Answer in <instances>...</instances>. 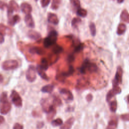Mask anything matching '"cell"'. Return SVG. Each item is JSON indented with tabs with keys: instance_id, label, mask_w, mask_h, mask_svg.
<instances>
[{
	"instance_id": "603a6c76",
	"label": "cell",
	"mask_w": 129,
	"mask_h": 129,
	"mask_svg": "<svg viewBox=\"0 0 129 129\" xmlns=\"http://www.w3.org/2000/svg\"><path fill=\"white\" fill-rule=\"evenodd\" d=\"M117 126V120L116 119H111L109 121L106 129H116Z\"/></svg>"
},
{
	"instance_id": "4316f807",
	"label": "cell",
	"mask_w": 129,
	"mask_h": 129,
	"mask_svg": "<svg viewBox=\"0 0 129 129\" xmlns=\"http://www.w3.org/2000/svg\"><path fill=\"white\" fill-rule=\"evenodd\" d=\"M41 68L44 70L45 71H46L49 67L48 62L47 59L45 57H43L41 59V64H40Z\"/></svg>"
},
{
	"instance_id": "4fadbf2b",
	"label": "cell",
	"mask_w": 129,
	"mask_h": 129,
	"mask_svg": "<svg viewBox=\"0 0 129 129\" xmlns=\"http://www.w3.org/2000/svg\"><path fill=\"white\" fill-rule=\"evenodd\" d=\"M28 37L34 40H38L41 38L40 33L35 30H30L27 32Z\"/></svg>"
},
{
	"instance_id": "d590c367",
	"label": "cell",
	"mask_w": 129,
	"mask_h": 129,
	"mask_svg": "<svg viewBox=\"0 0 129 129\" xmlns=\"http://www.w3.org/2000/svg\"><path fill=\"white\" fill-rule=\"evenodd\" d=\"M0 32L3 34H6L8 32L10 33V29L3 24H0Z\"/></svg>"
},
{
	"instance_id": "b9f144b4",
	"label": "cell",
	"mask_w": 129,
	"mask_h": 129,
	"mask_svg": "<svg viewBox=\"0 0 129 129\" xmlns=\"http://www.w3.org/2000/svg\"><path fill=\"white\" fill-rule=\"evenodd\" d=\"M8 5L6 3L0 0V9L1 10H4L6 8H8Z\"/></svg>"
},
{
	"instance_id": "83f0119b",
	"label": "cell",
	"mask_w": 129,
	"mask_h": 129,
	"mask_svg": "<svg viewBox=\"0 0 129 129\" xmlns=\"http://www.w3.org/2000/svg\"><path fill=\"white\" fill-rule=\"evenodd\" d=\"M75 72V70L74 67L72 66H70L67 72H61L62 74L63 75V76L66 78V77H69L71 75H72Z\"/></svg>"
},
{
	"instance_id": "5b68a950",
	"label": "cell",
	"mask_w": 129,
	"mask_h": 129,
	"mask_svg": "<svg viewBox=\"0 0 129 129\" xmlns=\"http://www.w3.org/2000/svg\"><path fill=\"white\" fill-rule=\"evenodd\" d=\"M123 75V70L122 68L118 66L117 68L116 72L114 76V78L112 81V85L114 86H118L119 84H121Z\"/></svg>"
},
{
	"instance_id": "4dcf8cb0",
	"label": "cell",
	"mask_w": 129,
	"mask_h": 129,
	"mask_svg": "<svg viewBox=\"0 0 129 129\" xmlns=\"http://www.w3.org/2000/svg\"><path fill=\"white\" fill-rule=\"evenodd\" d=\"M81 22V19L78 17H75L73 19L71 22V25L73 28H76L78 27V25Z\"/></svg>"
},
{
	"instance_id": "ee69618b",
	"label": "cell",
	"mask_w": 129,
	"mask_h": 129,
	"mask_svg": "<svg viewBox=\"0 0 129 129\" xmlns=\"http://www.w3.org/2000/svg\"><path fill=\"white\" fill-rule=\"evenodd\" d=\"M86 99L88 102H90L93 99V96L91 94H88L86 96Z\"/></svg>"
},
{
	"instance_id": "7402d4cb",
	"label": "cell",
	"mask_w": 129,
	"mask_h": 129,
	"mask_svg": "<svg viewBox=\"0 0 129 129\" xmlns=\"http://www.w3.org/2000/svg\"><path fill=\"white\" fill-rule=\"evenodd\" d=\"M120 17L122 21L129 23V13L126 10H123L121 12Z\"/></svg>"
},
{
	"instance_id": "8992f818",
	"label": "cell",
	"mask_w": 129,
	"mask_h": 129,
	"mask_svg": "<svg viewBox=\"0 0 129 129\" xmlns=\"http://www.w3.org/2000/svg\"><path fill=\"white\" fill-rule=\"evenodd\" d=\"M10 97L13 103L17 107L22 106V99L16 90H12Z\"/></svg>"
},
{
	"instance_id": "484cf974",
	"label": "cell",
	"mask_w": 129,
	"mask_h": 129,
	"mask_svg": "<svg viewBox=\"0 0 129 129\" xmlns=\"http://www.w3.org/2000/svg\"><path fill=\"white\" fill-rule=\"evenodd\" d=\"M56 113V111L55 108V106H53L51 109V110L48 113H47V119L48 121L51 120L53 118V117L55 115Z\"/></svg>"
},
{
	"instance_id": "7bdbcfd3",
	"label": "cell",
	"mask_w": 129,
	"mask_h": 129,
	"mask_svg": "<svg viewBox=\"0 0 129 129\" xmlns=\"http://www.w3.org/2000/svg\"><path fill=\"white\" fill-rule=\"evenodd\" d=\"M13 129H23V126L19 123H16L13 126Z\"/></svg>"
},
{
	"instance_id": "60d3db41",
	"label": "cell",
	"mask_w": 129,
	"mask_h": 129,
	"mask_svg": "<svg viewBox=\"0 0 129 129\" xmlns=\"http://www.w3.org/2000/svg\"><path fill=\"white\" fill-rule=\"evenodd\" d=\"M75 60V56L73 54H69L67 58V60L69 63H72Z\"/></svg>"
},
{
	"instance_id": "1f68e13d",
	"label": "cell",
	"mask_w": 129,
	"mask_h": 129,
	"mask_svg": "<svg viewBox=\"0 0 129 129\" xmlns=\"http://www.w3.org/2000/svg\"><path fill=\"white\" fill-rule=\"evenodd\" d=\"M60 3L61 0H52L51 5V8L54 10H57L59 8Z\"/></svg>"
},
{
	"instance_id": "ab89813d",
	"label": "cell",
	"mask_w": 129,
	"mask_h": 129,
	"mask_svg": "<svg viewBox=\"0 0 129 129\" xmlns=\"http://www.w3.org/2000/svg\"><path fill=\"white\" fill-rule=\"evenodd\" d=\"M50 0H41L40 3L41 7L43 8H45L47 7L50 3Z\"/></svg>"
},
{
	"instance_id": "9a60e30c",
	"label": "cell",
	"mask_w": 129,
	"mask_h": 129,
	"mask_svg": "<svg viewBox=\"0 0 129 129\" xmlns=\"http://www.w3.org/2000/svg\"><path fill=\"white\" fill-rule=\"evenodd\" d=\"M24 21H25L26 25L28 27L32 28H34L35 23H34V21L33 20V17H32V15H31V14H27L25 16V18H24Z\"/></svg>"
},
{
	"instance_id": "836d02e7",
	"label": "cell",
	"mask_w": 129,
	"mask_h": 129,
	"mask_svg": "<svg viewBox=\"0 0 129 129\" xmlns=\"http://www.w3.org/2000/svg\"><path fill=\"white\" fill-rule=\"evenodd\" d=\"M117 102L116 100H113L109 103V109L112 112H115L117 109Z\"/></svg>"
},
{
	"instance_id": "8fae6325",
	"label": "cell",
	"mask_w": 129,
	"mask_h": 129,
	"mask_svg": "<svg viewBox=\"0 0 129 129\" xmlns=\"http://www.w3.org/2000/svg\"><path fill=\"white\" fill-rule=\"evenodd\" d=\"M40 104L43 110L46 113H48L52 107L54 106L50 103L49 100L47 98H42L40 101Z\"/></svg>"
},
{
	"instance_id": "6da1fadb",
	"label": "cell",
	"mask_w": 129,
	"mask_h": 129,
	"mask_svg": "<svg viewBox=\"0 0 129 129\" xmlns=\"http://www.w3.org/2000/svg\"><path fill=\"white\" fill-rule=\"evenodd\" d=\"M58 33L55 30L49 31L47 36L44 39L43 44L45 48H48L56 44L57 39Z\"/></svg>"
},
{
	"instance_id": "cb8c5ba5",
	"label": "cell",
	"mask_w": 129,
	"mask_h": 129,
	"mask_svg": "<svg viewBox=\"0 0 129 129\" xmlns=\"http://www.w3.org/2000/svg\"><path fill=\"white\" fill-rule=\"evenodd\" d=\"M126 25L123 23H120L118 25L116 33L118 35H122L126 31Z\"/></svg>"
},
{
	"instance_id": "681fc988",
	"label": "cell",
	"mask_w": 129,
	"mask_h": 129,
	"mask_svg": "<svg viewBox=\"0 0 129 129\" xmlns=\"http://www.w3.org/2000/svg\"><path fill=\"white\" fill-rule=\"evenodd\" d=\"M124 1V0H117V2H118V3H119V4L123 3Z\"/></svg>"
},
{
	"instance_id": "2e32d148",
	"label": "cell",
	"mask_w": 129,
	"mask_h": 129,
	"mask_svg": "<svg viewBox=\"0 0 129 129\" xmlns=\"http://www.w3.org/2000/svg\"><path fill=\"white\" fill-rule=\"evenodd\" d=\"M22 12L24 13L27 14H31L32 11V7L31 5L27 3H23L21 4L20 6Z\"/></svg>"
},
{
	"instance_id": "816d5d0a",
	"label": "cell",
	"mask_w": 129,
	"mask_h": 129,
	"mask_svg": "<svg viewBox=\"0 0 129 129\" xmlns=\"http://www.w3.org/2000/svg\"><path fill=\"white\" fill-rule=\"evenodd\" d=\"M35 1L36 2H37V1H38V0H35Z\"/></svg>"
},
{
	"instance_id": "ba28073f",
	"label": "cell",
	"mask_w": 129,
	"mask_h": 129,
	"mask_svg": "<svg viewBox=\"0 0 129 129\" xmlns=\"http://www.w3.org/2000/svg\"><path fill=\"white\" fill-rule=\"evenodd\" d=\"M121 92V89L118 86L113 87L112 89L110 90L106 94V101L107 102L110 101V100L113 97L116 95L117 94L120 93Z\"/></svg>"
},
{
	"instance_id": "c3c4849f",
	"label": "cell",
	"mask_w": 129,
	"mask_h": 129,
	"mask_svg": "<svg viewBox=\"0 0 129 129\" xmlns=\"http://www.w3.org/2000/svg\"><path fill=\"white\" fill-rule=\"evenodd\" d=\"M4 81V77L2 74H0V83H2Z\"/></svg>"
},
{
	"instance_id": "ffe728a7",
	"label": "cell",
	"mask_w": 129,
	"mask_h": 129,
	"mask_svg": "<svg viewBox=\"0 0 129 129\" xmlns=\"http://www.w3.org/2000/svg\"><path fill=\"white\" fill-rule=\"evenodd\" d=\"M36 71L38 75L40 76V77L43 80L46 81H48L49 78L46 75V74L45 72V71L43 70L41 67H40V64H38L36 67Z\"/></svg>"
},
{
	"instance_id": "d4e9b609",
	"label": "cell",
	"mask_w": 129,
	"mask_h": 129,
	"mask_svg": "<svg viewBox=\"0 0 129 129\" xmlns=\"http://www.w3.org/2000/svg\"><path fill=\"white\" fill-rule=\"evenodd\" d=\"M63 50V47L57 44H55L53 46H52V51L53 52V53H54L55 54H59L61 52H62Z\"/></svg>"
},
{
	"instance_id": "f6af8a7d",
	"label": "cell",
	"mask_w": 129,
	"mask_h": 129,
	"mask_svg": "<svg viewBox=\"0 0 129 129\" xmlns=\"http://www.w3.org/2000/svg\"><path fill=\"white\" fill-rule=\"evenodd\" d=\"M44 125V123L42 121H40V122H38L37 124V125H36V127L38 128V129H40L41 128H42L43 127Z\"/></svg>"
},
{
	"instance_id": "bcb514c9",
	"label": "cell",
	"mask_w": 129,
	"mask_h": 129,
	"mask_svg": "<svg viewBox=\"0 0 129 129\" xmlns=\"http://www.w3.org/2000/svg\"><path fill=\"white\" fill-rule=\"evenodd\" d=\"M4 41H5V38H4V34L1 32H0V44H2L4 42Z\"/></svg>"
},
{
	"instance_id": "d6a6232c",
	"label": "cell",
	"mask_w": 129,
	"mask_h": 129,
	"mask_svg": "<svg viewBox=\"0 0 129 129\" xmlns=\"http://www.w3.org/2000/svg\"><path fill=\"white\" fill-rule=\"evenodd\" d=\"M89 29L91 35L92 36H95L96 34V28L95 24L93 22H91L90 23Z\"/></svg>"
},
{
	"instance_id": "30bf717a",
	"label": "cell",
	"mask_w": 129,
	"mask_h": 129,
	"mask_svg": "<svg viewBox=\"0 0 129 129\" xmlns=\"http://www.w3.org/2000/svg\"><path fill=\"white\" fill-rule=\"evenodd\" d=\"M59 93L66 101H71L73 100L74 96L70 90L66 88H62L59 90Z\"/></svg>"
},
{
	"instance_id": "7dc6e473",
	"label": "cell",
	"mask_w": 129,
	"mask_h": 129,
	"mask_svg": "<svg viewBox=\"0 0 129 129\" xmlns=\"http://www.w3.org/2000/svg\"><path fill=\"white\" fill-rule=\"evenodd\" d=\"M4 121H5V118L3 116L0 115V125L2 124Z\"/></svg>"
},
{
	"instance_id": "e0dca14e",
	"label": "cell",
	"mask_w": 129,
	"mask_h": 129,
	"mask_svg": "<svg viewBox=\"0 0 129 129\" xmlns=\"http://www.w3.org/2000/svg\"><path fill=\"white\" fill-rule=\"evenodd\" d=\"M47 21L49 23L56 25L58 24V19L57 16L52 13H49L47 16Z\"/></svg>"
},
{
	"instance_id": "7a4b0ae2",
	"label": "cell",
	"mask_w": 129,
	"mask_h": 129,
	"mask_svg": "<svg viewBox=\"0 0 129 129\" xmlns=\"http://www.w3.org/2000/svg\"><path fill=\"white\" fill-rule=\"evenodd\" d=\"M98 70L97 65L93 62H90L88 59H85L81 67L79 69V71L82 74H85L87 72L89 73L96 72Z\"/></svg>"
},
{
	"instance_id": "8d00e7d4",
	"label": "cell",
	"mask_w": 129,
	"mask_h": 129,
	"mask_svg": "<svg viewBox=\"0 0 129 129\" xmlns=\"http://www.w3.org/2000/svg\"><path fill=\"white\" fill-rule=\"evenodd\" d=\"M72 6L76 9H78L81 7V3L80 0H70Z\"/></svg>"
},
{
	"instance_id": "e575fe53",
	"label": "cell",
	"mask_w": 129,
	"mask_h": 129,
	"mask_svg": "<svg viewBox=\"0 0 129 129\" xmlns=\"http://www.w3.org/2000/svg\"><path fill=\"white\" fill-rule=\"evenodd\" d=\"M62 123H63V121L60 118H56L55 119L53 120L51 122V125L53 126H57L61 125L62 124Z\"/></svg>"
},
{
	"instance_id": "277c9868",
	"label": "cell",
	"mask_w": 129,
	"mask_h": 129,
	"mask_svg": "<svg viewBox=\"0 0 129 129\" xmlns=\"http://www.w3.org/2000/svg\"><path fill=\"white\" fill-rule=\"evenodd\" d=\"M36 68L33 66L30 65L26 72V78L29 82L32 83L36 79Z\"/></svg>"
},
{
	"instance_id": "f546056e",
	"label": "cell",
	"mask_w": 129,
	"mask_h": 129,
	"mask_svg": "<svg viewBox=\"0 0 129 129\" xmlns=\"http://www.w3.org/2000/svg\"><path fill=\"white\" fill-rule=\"evenodd\" d=\"M77 14L82 18H85L87 15V11L86 10L83 9V8H79L78 10H77Z\"/></svg>"
},
{
	"instance_id": "f907efd6",
	"label": "cell",
	"mask_w": 129,
	"mask_h": 129,
	"mask_svg": "<svg viewBox=\"0 0 129 129\" xmlns=\"http://www.w3.org/2000/svg\"><path fill=\"white\" fill-rule=\"evenodd\" d=\"M127 101L128 103H129V95L127 96Z\"/></svg>"
},
{
	"instance_id": "f1b7e54d",
	"label": "cell",
	"mask_w": 129,
	"mask_h": 129,
	"mask_svg": "<svg viewBox=\"0 0 129 129\" xmlns=\"http://www.w3.org/2000/svg\"><path fill=\"white\" fill-rule=\"evenodd\" d=\"M52 104L54 106H60V105L62 104L61 100L60 99V98L59 97L54 96L53 97Z\"/></svg>"
},
{
	"instance_id": "5bb4252c",
	"label": "cell",
	"mask_w": 129,
	"mask_h": 129,
	"mask_svg": "<svg viewBox=\"0 0 129 129\" xmlns=\"http://www.w3.org/2000/svg\"><path fill=\"white\" fill-rule=\"evenodd\" d=\"M8 24L11 26H14L20 21V17L18 15H10L8 16Z\"/></svg>"
},
{
	"instance_id": "ac0fdd59",
	"label": "cell",
	"mask_w": 129,
	"mask_h": 129,
	"mask_svg": "<svg viewBox=\"0 0 129 129\" xmlns=\"http://www.w3.org/2000/svg\"><path fill=\"white\" fill-rule=\"evenodd\" d=\"M75 121V118L73 117H71L68 119L66 122L62 124L60 127V129H71Z\"/></svg>"
},
{
	"instance_id": "44dd1931",
	"label": "cell",
	"mask_w": 129,
	"mask_h": 129,
	"mask_svg": "<svg viewBox=\"0 0 129 129\" xmlns=\"http://www.w3.org/2000/svg\"><path fill=\"white\" fill-rule=\"evenodd\" d=\"M54 86L51 84H48L44 86L41 89V91L43 93H51L53 89H54Z\"/></svg>"
},
{
	"instance_id": "52a82bcc",
	"label": "cell",
	"mask_w": 129,
	"mask_h": 129,
	"mask_svg": "<svg viewBox=\"0 0 129 129\" xmlns=\"http://www.w3.org/2000/svg\"><path fill=\"white\" fill-rule=\"evenodd\" d=\"M11 109V104L8 99L0 101V113L1 114H7L10 111Z\"/></svg>"
},
{
	"instance_id": "7c38bea8",
	"label": "cell",
	"mask_w": 129,
	"mask_h": 129,
	"mask_svg": "<svg viewBox=\"0 0 129 129\" xmlns=\"http://www.w3.org/2000/svg\"><path fill=\"white\" fill-rule=\"evenodd\" d=\"M89 85V81L85 78H82L79 79L77 83L76 88L78 90L83 89L87 87Z\"/></svg>"
},
{
	"instance_id": "f35d334b",
	"label": "cell",
	"mask_w": 129,
	"mask_h": 129,
	"mask_svg": "<svg viewBox=\"0 0 129 129\" xmlns=\"http://www.w3.org/2000/svg\"><path fill=\"white\" fill-rule=\"evenodd\" d=\"M120 118L122 120L128 121H129V113L122 114L120 115Z\"/></svg>"
},
{
	"instance_id": "74e56055",
	"label": "cell",
	"mask_w": 129,
	"mask_h": 129,
	"mask_svg": "<svg viewBox=\"0 0 129 129\" xmlns=\"http://www.w3.org/2000/svg\"><path fill=\"white\" fill-rule=\"evenodd\" d=\"M84 45L83 43H79L78 44H77L76 46H75V48H74V51L76 53H78L81 52L84 48Z\"/></svg>"
},
{
	"instance_id": "3957f363",
	"label": "cell",
	"mask_w": 129,
	"mask_h": 129,
	"mask_svg": "<svg viewBox=\"0 0 129 129\" xmlns=\"http://www.w3.org/2000/svg\"><path fill=\"white\" fill-rule=\"evenodd\" d=\"M19 66L18 61L15 59H8L4 61L2 67L3 70L6 71L13 70L17 69Z\"/></svg>"
},
{
	"instance_id": "d6986e66",
	"label": "cell",
	"mask_w": 129,
	"mask_h": 129,
	"mask_svg": "<svg viewBox=\"0 0 129 129\" xmlns=\"http://www.w3.org/2000/svg\"><path fill=\"white\" fill-rule=\"evenodd\" d=\"M29 52L32 54H37L38 55H43L45 53L44 50L41 47L37 46H33L30 48Z\"/></svg>"
},
{
	"instance_id": "9c48e42d",
	"label": "cell",
	"mask_w": 129,
	"mask_h": 129,
	"mask_svg": "<svg viewBox=\"0 0 129 129\" xmlns=\"http://www.w3.org/2000/svg\"><path fill=\"white\" fill-rule=\"evenodd\" d=\"M8 16L12 15L14 12H18L19 10V6L15 0H11L7 8Z\"/></svg>"
}]
</instances>
